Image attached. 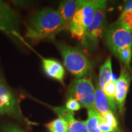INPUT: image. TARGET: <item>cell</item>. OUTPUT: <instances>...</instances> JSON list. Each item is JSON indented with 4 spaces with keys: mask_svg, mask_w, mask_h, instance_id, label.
<instances>
[{
    "mask_svg": "<svg viewBox=\"0 0 132 132\" xmlns=\"http://www.w3.org/2000/svg\"><path fill=\"white\" fill-rule=\"evenodd\" d=\"M63 30H66V27L59 12L51 8H44L28 19L26 37L32 42L53 40Z\"/></svg>",
    "mask_w": 132,
    "mask_h": 132,
    "instance_id": "obj_1",
    "label": "cell"
},
{
    "mask_svg": "<svg viewBox=\"0 0 132 132\" xmlns=\"http://www.w3.org/2000/svg\"><path fill=\"white\" fill-rule=\"evenodd\" d=\"M99 0L82 1L71 21L69 30L72 37L78 40L85 41L86 31L94 17Z\"/></svg>",
    "mask_w": 132,
    "mask_h": 132,
    "instance_id": "obj_2",
    "label": "cell"
},
{
    "mask_svg": "<svg viewBox=\"0 0 132 132\" xmlns=\"http://www.w3.org/2000/svg\"><path fill=\"white\" fill-rule=\"evenodd\" d=\"M57 47L61 54L64 65L77 78H83L90 73L91 64L81 50L63 44H57Z\"/></svg>",
    "mask_w": 132,
    "mask_h": 132,
    "instance_id": "obj_3",
    "label": "cell"
},
{
    "mask_svg": "<svg viewBox=\"0 0 132 132\" xmlns=\"http://www.w3.org/2000/svg\"><path fill=\"white\" fill-rule=\"evenodd\" d=\"M69 98L77 100L81 106L88 110L95 109V89L90 78H77L68 90Z\"/></svg>",
    "mask_w": 132,
    "mask_h": 132,
    "instance_id": "obj_4",
    "label": "cell"
},
{
    "mask_svg": "<svg viewBox=\"0 0 132 132\" xmlns=\"http://www.w3.org/2000/svg\"><path fill=\"white\" fill-rule=\"evenodd\" d=\"M106 1L99 0L94 17L86 31L85 41L95 45L103 36L106 21Z\"/></svg>",
    "mask_w": 132,
    "mask_h": 132,
    "instance_id": "obj_5",
    "label": "cell"
},
{
    "mask_svg": "<svg viewBox=\"0 0 132 132\" xmlns=\"http://www.w3.org/2000/svg\"><path fill=\"white\" fill-rule=\"evenodd\" d=\"M106 38L107 45L112 53L122 48H132L131 32L119 23L110 26Z\"/></svg>",
    "mask_w": 132,
    "mask_h": 132,
    "instance_id": "obj_6",
    "label": "cell"
},
{
    "mask_svg": "<svg viewBox=\"0 0 132 132\" xmlns=\"http://www.w3.org/2000/svg\"><path fill=\"white\" fill-rule=\"evenodd\" d=\"M0 114L19 116L17 100L0 73Z\"/></svg>",
    "mask_w": 132,
    "mask_h": 132,
    "instance_id": "obj_7",
    "label": "cell"
},
{
    "mask_svg": "<svg viewBox=\"0 0 132 132\" xmlns=\"http://www.w3.org/2000/svg\"><path fill=\"white\" fill-rule=\"evenodd\" d=\"M18 23L17 16L12 8L0 1V31L10 36L20 37L17 32Z\"/></svg>",
    "mask_w": 132,
    "mask_h": 132,
    "instance_id": "obj_8",
    "label": "cell"
},
{
    "mask_svg": "<svg viewBox=\"0 0 132 132\" xmlns=\"http://www.w3.org/2000/svg\"><path fill=\"white\" fill-rule=\"evenodd\" d=\"M131 77L126 68L122 67L120 76L116 81V101L120 114H122L123 107L129 88Z\"/></svg>",
    "mask_w": 132,
    "mask_h": 132,
    "instance_id": "obj_9",
    "label": "cell"
},
{
    "mask_svg": "<svg viewBox=\"0 0 132 132\" xmlns=\"http://www.w3.org/2000/svg\"><path fill=\"white\" fill-rule=\"evenodd\" d=\"M59 118L65 120L68 123L69 132H88L85 122L80 121L74 118L73 112L64 107H51Z\"/></svg>",
    "mask_w": 132,
    "mask_h": 132,
    "instance_id": "obj_10",
    "label": "cell"
},
{
    "mask_svg": "<svg viewBox=\"0 0 132 132\" xmlns=\"http://www.w3.org/2000/svg\"><path fill=\"white\" fill-rule=\"evenodd\" d=\"M44 72L50 78L58 81L64 85L65 70L60 62L52 59L42 58Z\"/></svg>",
    "mask_w": 132,
    "mask_h": 132,
    "instance_id": "obj_11",
    "label": "cell"
},
{
    "mask_svg": "<svg viewBox=\"0 0 132 132\" xmlns=\"http://www.w3.org/2000/svg\"><path fill=\"white\" fill-rule=\"evenodd\" d=\"M81 0L62 1L59 5L57 12L65 23L66 30H69L71 21L80 4Z\"/></svg>",
    "mask_w": 132,
    "mask_h": 132,
    "instance_id": "obj_12",
    "label": "cell"
},
{
    "mask_svg": "<svg viewBox=\"0 0 132 132\" xmlns=\"http://www.w3.org/2000/svg\"><path fill=\"white\" fill-rule=\"evenodd\" d=\"M94 106L95 110L101 116L111 111L106 95L98 85L95 89Z\"/></svg>",
    "mask_w": 132,
    "mask_h": 132,
    "instance_id": "obj_13",
    "label": "cell"
},
{
    "mask_svg": "<svg viewBox=\"0 0 132 132\" xmlns=\"http://www.w3.org/2000/svg\"><path fill=\"white\" fill-rule=\"evenodd\" d=\"M112 80H113V72H112L111 60L110 57H108L100 69L98 85L99 87L103 90L105 85Z\"/></svg>",
    "mask_w": 132,
    "mask_h": 132,
    "instance_id": "obj_14",
    "label": "cell"
},
{
    "mask_svg": "<svg viewBox=\"0 0 132 132\" xmlns=\"http://www.w3.org/2000/svg\"><path fill=\"white\" fill-rule=\"evenodd\" d=\"M88 118L85 122L88 132H103L99 127V119L100 114L95 109L88 110Z\"/></svg>",
    "mask_w": 132,
    "mask_h": 132,
    "instance_id": "obj_15",
    "label": "cell"
},
{
    "mask_svg": "<svg viewBox=\"0 0 132 132\" xmlns=\"http://www.w3.org/2000/svg\"><path fill=\"white\" fill-rule=\"evenodd\" d=\"M103 91L108 100L109 106L114 113L116 112V81L112 80L105 85Z\"/></svg>",
    "mask_w": 132,
    "mask_h": 132,
    "instance_id": "obj_16",
    "label": "cell"
},
{
    "mask_svg": "<svg viewBox=\"0 0 132 132\" xmlns=\"http://www.w3.org/2000/svg\"><path fill=\"white\" fill-rule=\"evenodd\" d=\"M45 126L51 132H69L68 123L61 118L52 120Z\"/></svg>",
    "mask_w": 132,
    "mask_h": 132,
    "instance_id": "obj_17",
    "label": "cell"
},
{
    "mask_svg": "<svg viewBox=\"0 0 132 132\" xmlns=\"http://www.w3.org/2000/svg\"><path fill=\"white\" fill-rule=\"evenodd\" d=\"M113 53L119 59L123 62L127 67H130V62L132 57V48L131 47H125L119 48Z\"/></svg>",
    "mask_w": 132,
    "mask_h": 132,
    "instance_id": "obj_18",
    "label": "cell"
},
{
    "mask_svg": "<svg viewBox=\"0 0 132 132\" xmlns=\"http://www.w3.org/2000/svg\"><path fill=\"white\" fill-rule=\"evenodd\" d=\"M118 23L132 32V10L122 12Z\"/></svg>",
    "mask_w": 132,
    "mask_h": 132,
    "instance_id": "obj_19",
    "label": "cell"
},
{
    "mask_svg": "<svg viewBox=\"0 0 132 132\" xmlns=\"http://www.w3.org/2000/svg\"><path fill=\"white\" fill-rule=\"evenodd\" d=\"M102 119L105 123L109 126L111 127L115 130L116 132H118V123L114 115L112 113L111 111H108V113L103 116H101Z\"/></svg>",
    "mask_w": 132,
    "mask_h": 132,
    "instance_id": "obj_20",
    "label": "cell"
},
{
    "mask_svg": "<svg viewBox=\"0 0 132 132\" xmlns=\"http://www.w3.org/2000/svg\"><path fill=\"white\" fill-rule=\"evenodd\" d=\"M81 105L77 100L73 98H69L65 104V108L71 112L78 111L81 108Z\"/></svg>",
    "mask_w": 132,
    "mask_h": 132,
    "instance_id": "obj_21",
    "label": "cell"
},
{
    "mask_svg": "<svg viewBox=\"0 0 132 132\" xmlns=\"http://www.w3.org/2000/svg\"><path fill=\"white\" fill-rule=\"evenodd\" d=\"M1 132H26L22 128L17 125L12 123H7L3 125L1 128Z\"/></svg>",
    "mask_w": 132,
    "mask_h": 132,
    "instance_id": "obj_22",
    "label": "cell"
},
{
    "mask_svg": "<svg viewBox=\"0 0 132 132\" xmlns=\"http://www.w3.org/2000/svg\"><path fill=\"white\" fill-rule=\"evenodd\" d=\"M99 127L102 131L103 132H116L115 130L111 127L109 126L106 123L104 122V120L102 119L101 115H100V119H99Z\"/></svg>",
    "mask_w": 132,
    "mask_h": 132,
    "instance_id": "obj_23",
    "label": "cell"
},
{
    "mask_svg": "<svg viewBox=\"0 0 132 132\" xmlns=\"http://www.w3.org/2000/svg\"><path fill=\"white\" fill-rule=\"evenodd\" d=\"M130 10H132V0L128 1L126 3V4L125 5L124 9H123L122 12H125V11H130Z\"/></svg>",
    "mask_w": 132,
    "mask_h": 132,
    "instance_id": "obj_24",
    "label": "cell"
}]
</instances>
